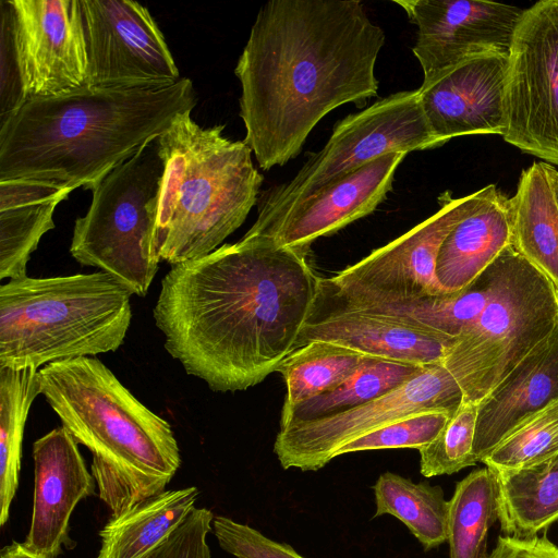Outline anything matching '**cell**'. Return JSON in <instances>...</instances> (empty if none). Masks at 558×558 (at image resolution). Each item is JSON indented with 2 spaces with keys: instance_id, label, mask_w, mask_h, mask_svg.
Instances as JSON below:
<instances>
[{
  "instance_id": "obj_39",
  "label": "cell",
  "mask_w": 558,
  "mask_h": 558,
  "mask_svg": "<svg viewBox=\"0 0 558 558\" xmlns=\"http://www.w3.org/2000/svg\"><path fill=\"white\" fill-rule=\"evenodd\" d=\"M0 558H48L31 551L23 543L13 542L1 550Z\"/></svg>"
},
{
  "instance_id": "obj_16",
  "label": "cell",
  "mask_w": 558,
  "mask_h": 558,
  "mask_svg": "<svg viewBox=\"0 0 558 558\" xmlns=\"http://www.w3.org/2000/svg\"><path fill=\"white\" fill-rule=\"evenodd\" d=\"M456 339L399 318L350 306L318 284L298 348L313 341L416 365L441 363Z\"/></svg>"
},
{
  "instance_id": "obj_35",
  "label": "cell",
  "mask_w": 558,
  "mask_h": 558,
  "mask_svg": "<svg viewBox=\"0 0 558 558\" xmlns=\"http://www.w3.org/2000/svg\"><path fill=\"white\" fill-rule=\"evenodd\" d=\"M213 532L219 546L235 558H305L290 545L227 517L214 518Z\"/></svg>"
},
{
  "instance_id": "obj_27",
  "label": "cell",
  "mask_w": 558,
  "mask_h": 558,
  "mask_svg": "<svg viewBox=\"0 0 558 558\" xmlns=\"http://www.w3.org/2000/svg\"><path fill=\"white\" fill-rule=\"evenodd\" d=\"M375 517L400 520L425 550L447 542L449 501L440 486L414 483L392 472L379 475L374 485Z\"/></svg>"
},
{
  "instance_id": "obj_4",
  "label": "cell",
  "mask_w": 558,
  "mask_h": 558,
  "mask_svg": "<svg viewBox=\"0 0 558 558\" xmlns=\"http://www.w3.org/2000/svg\"><path fill=\"white\" fill-rule=\"evenodd\" d=\"M39 391L93 454L98 496L117 518L166 490L181 465L170 424L140 402L95 356L50 363Z\"/></svg>"
},
{
  "instance_id": "obj_3",
  "label": "cell",
  "mask_w": 558,
  "mask_h": 558,
  "mask_svg": "<svg viewBox=\"0 0 558 558\" xmlns=\"http://www.w3.org/2000/svg\"><path fill=\"white\" fill-rule=\"evenodd\" d=\"M195 105L187 77L159 88L84 87L26 100L0 120V181L88 189Z\"/></svg>"
},
{
  "instance_id": "obj_38",
  "label": "cell",
  "mask_w": 558,
  "mask_h": 558,
  "mask_svg": "<svg viewBox=\"0 0 558 558\" xmlns=\"http://www.w3.org/2000/svg\"><path fill=\"white\" fill-rule=\"evenodd\" d=\"M487 558H558V546L545 534L529 537L500 535Z\"/></svg>"
},
{
  "instance_id": "obj_10",
  "label": "cell",
  "mask_w": 558,
  "mask_h": 558,
  "mask_svg": "<svg viewBox=\"0 0 558 558\" xmlns=\"http://www.w3.org/2000/svg\"><path fill=\"white\" fill-rule=\"evenodd\" d=\"M504 140L558 165V0L524 9L511 48Z\"/></svg>"
},
{
  "instance_id": "obj_14",
  "label": "cell",
  "mask_w": 558,
  "mask_h": 558,
  "mask_svg": "<svg viewBox=\"0 0 558 558\" xmlns=\"http://www.w3.org/2000/svg\"><path fill=\"white\" fill-rule=\"evenodd\" d=\"M1 2L9 14L25 101L87 86L80 0Z\"/></svg>"
},
{
  "instance_id": "obj_19",
  "label": "cell",
  "mask_w": 558,
  "mask_h": 558,
  "mask_svg": "<svg viewBox=\"0 0 558 558\" xmlns=\"http://www.w3.org/2000/svg\"><path fill=\"white\" fill-rule=\"evenodd\" d=\"M407 153L384 155L303 199L263 233L306 255L312 243L372 214L392 190Z\"/></svg>"
},
{
  "instance_id": "obj_31",
  "label": "cell",
  "mask_w": 558,
  "mask_h": 558,
  "mask_svg": "<svg viewBox=\"0 0 558 558\" xmlns=\"http://www.w3.org/2000/svg\"><path fill=\"white\" fill-rule=\"evenodd\" d=\"M367 355L333 343L313 341L294 350L278 367L287 386L281 410L325 393L345 380Z\"/></svg>"
},
{
  "instance_id": "obj_9",
  "label": "cell",
  "mask_w": 558,
  "mask_h": 558,
  "mask_svg": "<svg viewBox=\"0 0 558 558\" xmlns=\"http://www.w3.org/2000/svg\"><path fill=\"white\" fill-rule=\"evenodd\" d=\"M441 145L428 124L417 90L378 99L340 120L323 149L311 155L292 180L260 195L257 219L245 234L263 233L303 199L384 155Z\"/></svg>"
},
{
  "instance_id": "obj_24",
  "label": "cell",
  "mask_w": 558,
  "mask_h": 558,
  "mask_svg": "<svg viewBox=\"0 0 558 558\" xmlns=\"http://www.w3.org/2000/svg\"><path fill=\"white\" fill-rule=\"evenodd\" d=\"M547 162L523 170L508 198L509 245L558 291V204Z\"/></svg>"
},
{
  "instance_id": "obj_6",
  "label": "cell",
  "mask_w": 558,
  "mask_h": 558,
  "mask_svg": "<svg viewBox=\"0 0 558 558\" xmlns=\"http://www.w3.org/2000/svg\"><path fill=\"white\" fill-rule=\"evenodd\" d=\"M131 295L104 271L2 283L0 367L39 368L117 351L131 325Z\"/></svg>"
},
{
  "instance_id": "obj_12",
  "label": "cell",
  "mask_w": 558,
  "mask_h": 558,
  "mask_svg": "<svg viewBox=\"0 0 558 558\" xmlns=\"http://www.w3.org/2000/svg\"><path fill=\"white\" fill-rule=\"evenodd\" d=\"M87 86L159 88L182 77L149 10L136 1L80 0Z\"/></svg>"
},
{
  "instance_id": "obj_25",
  "label": "cell",
  "mask_w": 558,
  "mask_h": 558,
  "mask_svg": "<svg viewBox=\"0 0 558 558\" xmlns=\"http://www.w3.org/2000/svg\"><path fill=\"white\" fill-rule=\"evenodd\" d=\"M198 495L195 486L165 490L111 518L99 531L96 558H142L184 521Z\"/></svg>"
},
{
  "instance_id": "obj_22",
  "label": "cell",
  "mask_w": 558,
  "mask_h": 558,
  "mask_svg": "<svg viewBox=\"0 0 558 558\" xmlns=\"http://www.w3.org/2000/svg\"><path fill=\"white\" fill-rule=\"evenodd\" d=\"M507 202L495 184L488 185L485 198L447 235L436 263L444 292L466 288L509 245Z\"/></svg>"
},
{
  "instance_id": "obj_15",
  "label": "cell",
  "mask_w": 558,
  "mask_h": 558,
  "mask_svg": "<svg viewBox=\"0 0 558 558\" xmlns=\"http://www.w3.org/2000/svg\"><path fill=\"white\" fill-rule=\"evenodd\" d=\"M417 27L413 53L423 82L471 58L509 53L524 11L480 0H396Z\"/></svg>"
},
{
  "instance_id": "obj_1",
  "label": "cell",
  "mask_w": 558,
  "mask_h": 558,
  "mask_svg": "<svg viewBox=\"0 0 558 558\" xmlns=\"http://www.w3.org/2000/svg\"><path fill=\"white\" fill-rule=\"evenodd\" d=\"M307 256L244 234L173 265L153 312L165 349L214 391L262 383L298 349L320 280Z\"/></svg>"
},
{
  "instance_id": "obj_2",
  "label": "cell",
  "mask_w": 558,
  "mask_h": 558,
  "mask_svg": "<svg viewBox=\"0 0 558 558\" xmlns=\"http://www.w3.org/2000/svg\"><path fill=\"white\" fill-rule=\"evenodd\" d=\"M384 44L359 0H271L259 9L234 73L244 142L263 170L295 158L333 109L377 96Z\"/></svg>"
},
{
  "instance_id": "obj_33",
  "label": "cell",
  "mask_w": 558,
  "mask_h": 558,
  "mask_svg": "<svg viewBox=\"0 0 558 558\" xmlns=\"http://www.w3.org/2000/svg\"><path fill=\"white\" fill-rule=\"evenodd\" d=\"M477 407L463 402L438 436L418 450L423 476L453 474L477 463L473 453Z\"/></svg>"
},
{
  "instance_id": "obj_17",
  "label": "cell",
  "mask_w": 558,
  "mask_h": 558,
  "mask_svg": "<svg viewBox=\"0 0 558 558\" xmlns=\"http://www.w3.org/2000/svg\"><path fill=\"white\" fill-rule=\"evenodd\" d=\"M508 64L509 53L477 56L422 83L421 104L442 145L461 135H504Z\"/></svg>"
},
{
  "instance_id": "obj_7",
  "label": "cell",
  "mask_w": 558,
  "mask_h": 558,
  "mask_svg": "<svg viewBox=\"0 0 558 558\" xmlns=\"http://www.w3.org/2000/svg\"><path fill=\"white\" fill-rule=\"evenodd\" d=\"M157 137L88 187L92 203L75 220L70 245L76 262L137 296L147 294L160 262L154 232L165 162Z\"/></svg>"
},
{
  "instance_id": "obj_37",
  "label": "cell",
  "mask_w": 558,
  "mask_h": 558,
  "mask_svg": "<svg viewBox=\"0 0 558 558\" xmlns=\"http://www.w3.org/2000/svg\"><path fill=\"white\" fill-rule=\"evenodd\" d=\"M0 120L20 108L24 102L20 72L14 53L8 11L1 2V86Z\"/></svg>"
},
{
  "instance_id": "obj_20",
  "label": "cell",
  "mask_w": 558,
  "mask_h": 558,
  "mask_svg": "<svg viewBox=\"0 0 558 558\" xmlns=\"http://www.w3.org/2000/svg\"><path fill=\"white\" fill-rule=\"evenodd\" d=\"M558 401V324L477 404L473 453L477 462L512 430Z\"/></svg>"
},
{
  "instance_id": "obj_40",
  "label": "cell",
  "mask_w": 558,
  "mask_h": 558,
  "mask_svg": "<svg viewBox=\"0 0 558 558\" xmlns=\"http://www.w3.org/2000/svg\"><path fill=\"white\" fill-rule=\"evenodd\" d=\"M548 173L551 180L553 189L558 204V170L553 166L548 165Z\"/></svg>"
},
{
  "instance_id": "obj_29",
  "label": "cell",
  "mask_w": 558,
  "mask_h": 558,
  "mask_svg": "<svg viewBox=\"0 0 558 558\" xmlns=\"http://www.w3.org/2000/svg\"><path fill=\"white\" fill-rule=\"evenodd\" d=\"M38 368L0 367V525L19 486L24 427L39 391Z\"/></svg>"
},
{
  "instance_id": "obj_11",
  "label": "cell",
  "mask_w": 558,
  "mask_h": 558,
  "mask_svg": "<svg viewBox=\"0 0 558 558\" xmlns=\"http://www.w3.org/2000/svg\"><path fill=\"white\" fill-rule=\"evenodd\" d=\"M463 392L441 363L426 365L395 390L329 416L291 422L279 428L274 442L283 469L318 471L350 441L409 414L441 410L454 414Z\"/></svg>"
},
{
  "instance_id": "obj_21",
  "label": "cell",
  "mask_w": 558,
  "mask_h": 558,
  "mask_svg": "<svg viewBox=\"0 0 558 558\" xmlns=\"http://www.w3.org/2000/svg\"><path fill=\"white\" fill-rule=\"evenodd\" d=\"M501 257L500 253L471 284L457 292L384 300L345 294L330 278H320L319 286L350 306L396 317L456 339L476 320L488 303L502 268Z\"/></svg>"
},
{
  "instance_id": "obj_13",
  "label": "cell",
  "mask_w": 558,
  "mask_h": 558,
  "mask_svg": "<svg viewBox=\"0 0 558 558\" xmlns=\"http://www.w3.org/2000/svg\"><path fill=\"white\" fill-rule=\"evenodd\" d=\"M487 193L488 185L459 198L448 191L442 193L438 197L440 208L434 215L339 271L331 282L345 294L384 300L446 293L436 277L441 244Z\"/></svg>"
},
{
  "instance_id": "obj_32",
  "label": "cell",
  "mask_w": 558,
  "mask_h": 558,
  "mask_svg": "<svg viewBox=\"0 0 558 558\" xmlns=\"http://www.w3.org/2000/svg\"><path fill=\"white\" fill-rule=\"evenodd\" d=\"M558 451V401L522 423L484 459L494 473L527 468Z\"/></svg>"
},
{
  "instance_id": "obj_18",
  "label": "cell",
  "mask_w": 558,
  "mask_h": 558,
  "mask_svg": "<svg viewBox=\"0 0 558 558\" xmlns=\"http://www.w3.org/2000/svg\"><path fill=\"white\" fill-rule=\"evenodd\" d=\"M77 445L62 426L33 444V512L23 544L37 555L57 558L63 547L75 546L70 537L71 514L82 499L95 495L96 482Z\"/></svg>"
},
{
  "instance_id": "obj_28",
  "label": "cell",
  "mask_w": 558,
  "mask_h": 558,
  "mask_svg": "<svg viewBox=\"0 0 558 558\" xmlns=\"http://www.w3.org/2000/svg\"><path fill=\"white\" fill-rule=\"evenodd\" d=\"M425 366L367 355L333 389L291 409L281 410L280 427L291 422L329 416L385 396L417 375Z\"/></svg>"
},
{
  "instance_id": "obj_30",
  "label": "cell",
  "mask_w": 558,
  "mask_h": 558,
  "mask_svg": "<svg viewBox=\"0 0 558 558\" xmlns=\"http://www.w3.org/2000/svg\"><path fill=\"white\" fill-rule=\"evenodd\" d=\"M498 519V486L488 468L477 469L456 484L449 500L450 558H487L486 537Z\"/></svg>"
},
{
  "instance_id": "obj_23",
  "label": "cell",
  "mask_w": 558,
  "mask_h": 558,
  "mask_svg": "<svg viewBox=\"0 0 558 558\" xmlns=\"http://www.w3.org/2000/svg\"><path fill=\"white\" fill-rule=\"evenodd\" d=\"M72 191L34 180L0 181V279L26 276L31 254L54 228V210Z\"/></svg>"
},
{
  "instance_id": "obj_36",
  "label": "cell",
  "mask_w": 558,
  "mask_h": 558,
  "mask_svg": "<svg viewBox=\"0 0 558 558\" xmlns=\"http://www.w3.org/2000/svg\"><path fill=\"white\" fill-rule=\"evenodd\" d=\"M214 515L206 508H194L184 521L142 558H211L207 534Z\"/></svg>"
},
{
  "instance_id": "obj_5",
  "label": "cell",
  "mask_w": 558,
  "mask_h": 558,
  "mask_svg": "<svg viewBox=\"0 0 558 558\" xmlns=\"http://www.w3.org/2000/svg\"><path fill=\"white\" fill-rule=\"evenodd\" d=\"M191 112L157 137L165 171L154 246L172 266L217 250L258 203L264 180L244 141L223 136L225 125H198Z\"/></svg>"
},
{
  "instance_id": "obj_26",
  "label": "cell",
  "mask_w": 558,
  "mask_h": 558,
  "mask_svg": "<svg viewBox=\"0 0 558 558\" xmlns=\"http://www.w3.org/2000/svg\"><path fill=\"white\" fill-rule=\"evenodd\" d=\"M494 474L505 535L534 536L558 520V451L527 468Z\"/></svg>"
},
{
  "instance_id": "obj_8",
  "label": "cell",
  "mask_w": 558,
  "mask_h": 558,
  "mask_svg": "<svg viewBox=\"0 0 558 558\" xmlns=\"http://www.w3.org/2000/svg\"><path fill=\"white\" fill-rule=\"evenodd\" d=\"M558 324V291L508 245L484 311L456 340L442 365L478 404Z\"/></svg>"
},
{
  "instance_id": "obj_34",
  "label": "cell",
  "mask_w": 558,
  "mask_h": 558,
  "mask_svg": "<svg viewBox=\"0 0 558 558\" xmlns=\"http://www.w3.org/2000/svg\"><path fill=\"white\" fill-rule=\"evenodd\" d=\"M452 415L441 410H425L409 414L350 441L337 451L336 458L366 450L397 448L420 450L438 436Z\"/></svg>"
}]
</instances>
